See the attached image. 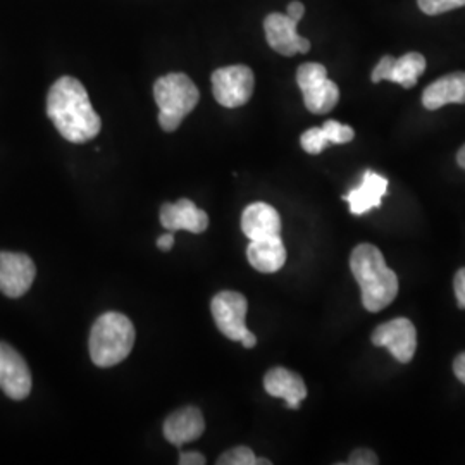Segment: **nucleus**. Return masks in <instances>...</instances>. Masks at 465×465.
Masks as SVG:
<instances>
[{
  "instance_id": "1",
  "label": "nucleus",
  "mask_w": 465,
  "mask_h": 465,
  "mask_svg": "<svg viewBox=\"0 0 465 465\" xmlns=\"http://www.w3.org/2000/svg\"><path fill=\"white\" fill-rule=\"evenodd\" d=\"M47 116L63 138L71 143H86L100 134L102 121L82 82L63 76L47 95Z\"/></svg>"
},
{
  "instance_id": "2",
  "label": "nucleus",
  "mask_w": 465,
  "mask_h": 465,
  "mask_svg": "<svg viewBox=\"0 0 465 465\" xmlns=\"http://www.w3.org/2000/svg\"><path fill=\"white\" fill-rule=\"evenodd\" d=\"M350 269L362 290V303L369 312H380L397 299V272L386 266L378 247L371 243L357 245L350 257Z\"/></svg>"
},
{
  "instance_id": "3",
  "label": "nucleus",
  "mask_w": 465,
  "mask_h": 465,
  "mask_svg": "<svg viewBox=\"0 0 465 465\" xmlns=\"http://www.w3.org/2000/svg\"><path fill=\"white\" fill-rule=\"evenodd\" d=\"M134 322L119 312H105L95 321L90 332V357L99 367L121 364L134 350Z\"/></svg>"
},
{
  "instance_id": "4",
  "label": "nucleus",
  "mask_w": 465,
  "mask_h": 465,
  "mask_svg": "<svg viewBox=\"0 0 465 465\" xmlns=\"http://www.w3.org/2000/svg\"><path fill=\"white\" fill-rule=\"evenodd\" d=\"M153 99L159 107L161 128L173 134L182 121L199 104L200 94L195 84L183 73H169L153 84Z\"/></svg>"
},
{
  "instance_id": "5",
  "label": "nucleus",
  "mask_w": 465,
  "mask_h": 465,
  "mask_svg": "<svg viewBox=\"0 0 465 465\" xmlns=\"http://www.w3.org/2000/svg\"><path fill=\"white\" fill-rule=\"evenodd\" d=\"M247 309V299L238 292H221L211 302V312L217 330L232 341H240L245 349H253L257 345V336L249 331L245 324Z\"/></svg>"
},
{
  "instance_id": "6",
  "label": "nucleus",
  "mask_w": 465,
  "mask_h": 465,
  "mask_svg": "<svg viewBox=\"0 0 465 465\" xmlns=\"http://www.w3.org/2000/svg\"><path fill=\"white\" fill-rule=\"evenodd\" d=\"M297 84L303 94V104L312 114H328L340 100V90L328 78L326 67L305 63L297 69Z\"/></svg>"
},
{
  "instance_id": "7",
  "label": "nucleus",
  "mask_w": 465,
  "mask_h": 465,
  "mask_svg": "<svg viewBox=\"0 0 465 465\" xmlns=\"http://www.w3.org/2000/svg\"><path fill=\"white\" fill-rule=\"evenodd\" d=\"M255 86V78L249 66L221 67L213 73L214 99L228 109L242 107L249 102Z\"/></svg>"
},
{
  "instance_id": "8",
  "label": "nucleus",
  "mask_w": 465,
  "mask_h": 465,
  "mask_svg": "<svg viewBox=\"0 0 465 465\" xmlns=\"http://www.w3.org/2000/svg\"><path fill=\"white\" fill-rule=\"evenodd\" d=\"M371 340L376 347L390 350V353L401 364H407L414 359L417 349L416 326L405 317L378 326Z\"/></svg>"
},
{
  "instance_id": "9",
  "label": "nucleus",
  "mask_w": 465,
  "mask_h": 465,
  "mask_svg": "<svg viewBox=\"0 0 465 465\" xmlns=\"http://www.w3.org/2000/svg\"><path fill=\"white\" fill-rule=\"evenodd\" d=\"M36 267L25 253L0 252V292L9 299L23 297L35 282Z\"/></svg>"
},
{
  "instance_id": "10",
  "label": "nucleus",
  "mask_w": 465,
  "mask_h": 465,
  "mask_svg": "<svg viewBox=\"0 0 465 465\" xmlns=\"http://www.w3.org/2000/svg\"><path fill=\"white\" fill-rule=\"evenodd\" d=\"M0 390L11 400H25L32 391V372L25 359L0 341Z\"/></svg>"
},
{
  "instance_id": "11",
  "label": "nucleus",
  "mask_w": 465,
  "mask_h": 465,
  "mask_svg": "<svg viewBox=\"0 0 465 465\" xmlns=\"http://www.w3.org/2000/svg\"><path fill=\"white\" fill-rule=\"evenodd\" d=\"M424 71H426V59L419 52H409L399 59L391 55H384L378 63V66L372 69L371 80L372 84L393 82V84H401L403 88H412L416 86L419 76Z\"/></svg>"
},
{
  "instance_id": "12",
  "label": "nucleus",
  "mask_w": 465,
  "mask_h": 465,
  "mask_svg": "<svg viewBox=\"0 0 465 465\" xmlns=\"http://www.w3.org/2000/svg\"><path fill=\"white\" fill-rule=\"evenodd\" d=\"M299 23L293 21L288 15L272 13L264 19V32L267 44L278 54L292 57L295 54H305L311 50V42L297 32Z\"/></svg>"
},
{
  "instance_id": "13",
  "label": "nucleus",
  "mask_w": 465,
  "mask_h": 465,
  "mask_svg": "<svg viewBox=\"0 0 465 465\" xmlns=\"http://www.w3.org/2000/svg\"><path fill=\"white\" fill-rule=\"evenodd\" d=\"M161 224L167 232H184L200 234L209 226V216L192 200L182 199L176 203H164L161 207Z\"/></svg>"
},
{
  "instance_id": "14",
  "label": "nucleus",
  "mask_w": 465,
  "mask_h": 465,
  "mask_svg": "<svg viewBox=\"0 0 465 465\" xmlns=\"http://www.w3.org/2000/svg\"><path fill=\"white\" fill-rule=\"evenodd\" d=\"M264 388L271 397L284 400L286 407L293 411H297L302 400L307 397V386L303 380L297 372L284 367H274L267 371Z\"/></svg>"
},
{
  "instance_id": "15",
  "label": "nucleus",
  "mask_w": 465,
  "mask_h": 465,
  "mask_svg": "<svg viewBox=\"0 0 465 465\" xmlns=\"http://www.w3.org/2000/svg\"><path fill=\"white\" fill-rule=\"evenodd\" d=\"M203 431L205 422L197 407H183L173 412L164 422V438L176 447L199 440Z\"/></svg>"
},
{
  "instance_id": "16",
  "label": "nucleus",
  "mask_w": 465,
  "mask_h": 465,
  "mask_svg": "<svg viewBox=\"0 0 465 465\" xmlns=\"http://www.w3.org/2000/svg\"><path fill=\"white\" fill-rule=\"evenodd\" d=\"M242 230L245 232V236L250 238V242L262 240L269 236H280L282 217L272 205L264 202H255L242 214Z\"/></svg>"
},
{
  "instance_id": "17",
  "label": "nucleus",
  "mask_w": 465,
  "mask_h": 465,
  "mask_svg": "<svg viewBox=\"0 0 465 465\" xmlns=\"http://www.w3.org/2000/svg\"><path fill=\"white\" fill-rule=\"evenodd\" d=\"M388 188V180L374 171H366L362 183L353 188L343 199L350 203V213L355 216H362L371 209L381 205L382 197Z\"/></svg>"
},
{
  "instance_id": "18",
  "label": "nucleus",
  "mask_w": 465,
  "mask_h": 465,
  "mask_svg": "<svg viewBox=\"0 0 465 465\" xmlns=\"http://www.w3.org/2000/svg\"><path fill=\"white\" fill-rule=\"evenodd\" d=\"M250 266L259 272L272 274L286 262V249L280 236H269L262 240H252L247 247Z\"/></svg>"
},
{
  "instance_id": "19",
  "label": "nucleus",
  "mask_w": 465,
  "mask_h": 465,
  "mask_svg": "<svg viewBox=\"0 0 465 465\" xmlns=\"http://www.w3.org/2000/svg\"><path fill=\"white\" fill-rule=\"evenodd\" d=\"M447 104H465V73H450L422 94V105L428 111H438Z\"/></svg>"
},
{
  "instance_id": "20",
  "label": "nucleus",
  "mask_w": 465,
  "mask_h": 465,
  "mask_svg": "<svg viewBox=\"0 0 465 465\" xmlns=\"http://www.w3.org/2000/svg\"><path fill=\"white\" fill-rule=\"evenodd\" d=\"M219 465H271L269 460H262L257 459L255 453L249 449V447H236V449L228 450L224 451L219 459H217Z\"/></svg>"
},
{
  "instance_id": "21",
  "label": "nucleus",
  "mask_w": 465,
  "mask_h": 465,
  "mask_svg": "<svg viewBox=\"0 0 465 465\" xmlns=\"http://www.w3.org/2000/svg\"><path fill=\"white\" fill-rule=\"evenodd\" d=\"M300 143H302V149L305 150L307 153H311V155H317L328 145H331L328 136L324 134V130H322V126L307 130L305 134L300 136Z\"/></svg>"
},
{
  "instance_id": "22",
  "label": "nucleus",
  "mask_w": 465,
  "mask_h": 465,
  "mask_svg": "<svg viewBox=\"0 0 465 465\" xmlns=\"http://www.w3.org/2000/svg\"><path fill=\"white\" fill-rule=\"evenodd\" d=\"M324 134L328 136L330 143L334 145H343V143H349L353 138H355V132L350 128L349 124H341L338 121H326L324 126H322Z\"/></svg>"
},
{
  "instance_id": "23",
  "label": "nucleus",
  "mask_w": 465,
  "mask_h": 465,
  "mask_svg": "<svg viewBox=\"0 0 465 465\" xmlns=\"http://www.w3.org/2000/svg\"><path fill=\"white\" fill-rule=\"evenodd\" d=\"M419 9L428 16H438L453 9L464 7L465 0H417Z\"/></svg>"
},
{
  "instance_id": "24",
  "label": "nucleus",
  "mask_w": 465,
  "mask_h": 465,
  "mask_svg": "<svg viewBox=\"0 0 465 465\" xmlns=\"http://www.w3.org/2000/svg\"><path fill=\"white\" fill-rule=\"evenodd\" d=\"M350 465H376L380 464L378 457L374 451L367 449L355 450L351 455H350Z\"/></svg>"
},
{
  "instance_id": "25",
  "label": "nucleus",
  "mask_w": 465,
  "mask_h": 465,
  "mask_svg": "<svg viewBox=\"0 0 465 465\" xmlns=\"http://www.w3.org/2000/svg\"><path fill=\"white\" fill-rule=\"evenodd\" d=\"M453 288H455V297L460 309H465V267L459 269L455 278H453Z\"/></svg>"
},
{
  "instance_id": "26",
  "label": "nucleus",
  "mask_w": 465,
  "mask_h": 465,
  "mask_svg": "<svg viewBox=\"0 0 465 465\" xmlns=\"http://www.w3.org/2000/svg\"><path fill=\"white\" fill-rule=\"evenodd\" d=\"M205 457L199 451H184L180 455V465H203Z\"/></svg>"
},
{
  "instance_id": "27",
  "label": "nucleus",
  "mask_w": 465,
  "mask_h": 465,
  "mask_svg": "<svg viewBox=\"0 0 465 465\" xmlns=\"http://www.w3.org/2000/svg\"><path fill=\"white\" fill-rule=\"evenodd\" d=\"M286 15L292 17L293 21L300 23V19L303 17V15H305V7H303V4H302V2L295 0V2H292V4L288 5V9H286Z\"/></svg>"
},
{
  "instance_id": "28",
  "label": "nucleus",
  "mask_w": 465,
  "mask_h": 465,
  "mask_svg": "<svg viewBox=\"0 0 465 465\" xmlns=\"http://www.w3.org/2000/svg\"><path fill=\"white\" fill-rule=\"evenodd\" d=\"M453 372L459 378V381H462L465 384V351L460 353V355H457V359L453 362Z\"/></svg>"
},
{
  "instance_id": "29",
  "label": "nucleus",
  "mask_w": 465,
  "mask_h": 465,
  "mask_svg": "<svg viewBox=\"0 0 465 465\" xmlns=\"http://www.w3.org/2000/svg\"><path fill=\"white\" fill-rule=\"evenodd\" d=\"M157 247L163 250V252H169V250L174 247V232H167L166 234L159 236L157 238Z\"/></svg>"
},
{
  "instance_id": "30",
  "label": "nucleus",
  "mask_w": 465,
  "mask_h": 465,
  "mask_svg": "<svg viewBox=\"0 0 465 465\" xmlns=\"http://www.w3.org/2000/svg\"><path fill=\"white\" fill-rule=\"evenodd\" d=\"M457 163H459V166L465 169V145L462 149L459 150V153H457Z\"/></svg>"
}]
</instances>
